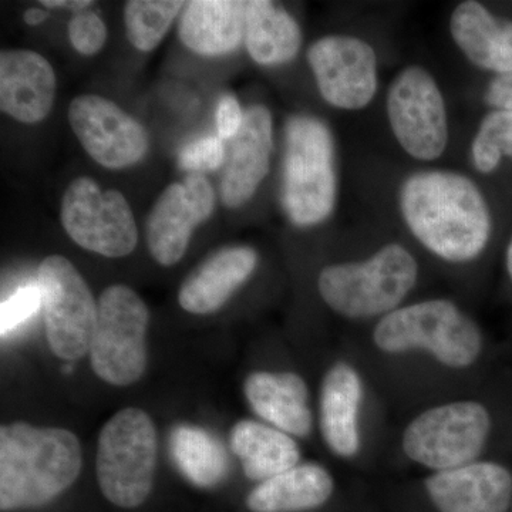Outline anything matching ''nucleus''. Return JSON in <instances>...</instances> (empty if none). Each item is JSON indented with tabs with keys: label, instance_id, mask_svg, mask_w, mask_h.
I'll list each match as a JSON object with an SVG mask.
<instances>
[{
	"label": "nucleus",
	"instance_id": "nucleus-1",
	"mask_svg": "<svg viewBox=\"0 0 512 512\" xmlns=\"http://www.w3.org/2000/svg\"><path fill=\"white\" fill-rule=\"evenodd\" d=\"M370 345L380 359L417 362L447 376H463L485 355L483 329L450 299L404 303L373 325Z\"/></svg>",
	"mask_w": 512,
	"mask_h": 512
},
{
	"label": "nucleus",
	"instance_id": "nucleus-2",
	"mask_svg": "<svg viewBox=\"0 0 512 512\" xmlns=\"http://www.w3.org/2000/svg\"><path fill=\"white\" fill-rule=\"evenodd\" d=\"M407 227L427 251L467 264L483 254L491 232L490 211L476 184L451 171H421L400 192Z\"/></svg>",
	"mask_w": 512,
	"mask_h": 512
},
{
	"label": "nucleus",
	"instance_id": "nucleus-3",
	"mask_svg": "<svg viewBox=\"0 0 512 512\" xmlns=\"http://www.w3.org/2000/svg\"><path fill=\"white\" fill-rule=\"evenodd\" d=\"M83 466L80 441L60 427L25 421L0 429V510H30L69 490Z\"/></svg>",
	"mask_w": 512,
	"mask_h": 512
},
{
	"label": "nucleus",
	"instance_id": "nucleus-4",
	"mask_svg": "<svg viewBox=\"0 0 512 512\" xmlns=\"http://www.w3.org/2000/svg\"><path fill=\"white\" fill-rule=\"evenodd\" d=\"M494 433L490 407L477 397H448L427 404L404 423L399 451L424 474L483 460Z\"/></svg>",
	"mask_w": 512,
	"mask_h": 512
},
{
	"label": "nucleus",
	"instance_id": "nucleus-5",
	"mask_svg": "<svg viewBox=\"0 0 512 512\" xmlns=\"http://www.w3.org/2000/svg\"><path fill=\"white\" fill-rule=\"evenodd\" d=\"M417 281L419 264L412 252L400 244H387L365 259L325 266L318 291L340 318L377 322L404 305Z\"/></svg>",
	"mask_w": 512,
	"mask_h": 512
},
{
	"label": "nucleus",
	"instance_id": "nucleus-6",
	"mask_svg": "<svg viewBox=\"0 0 512 512\" xmlns=\"http://www.w3.org/2000/svg\"><path fill=\"white\" fill-rule=\"evenodd\" d=\"M282 201L289 220L303 228L325 221L335 208V143L315 117L295 116L286 123Z\"/></svg>",
	"mask_w": 512,
	"mask_h": 512
},
{
	"label": "nucleus",
	"instance_id": "nucleus-7",
	"mask_svg": "<svg viewBox=\"0 0 512 512\" xmlns=\"http://www.w3.org/2000/svg\"><path fill=\"white\" fill-rule=\"evenodd\" d=\"M157 431L144 410L127 407L100 431L96 473L101 493L120 508H137L153 491Z\"/></svg>",
	"mask_w": 512,
	"mask_h": 512
},
{
	"label": "nucleus",
	"instance_id": "nucleus-8",
	"mask_svg": "<svg viewBox=\"0 0 512 512\" xmlns=\"http://www.w3.org/2000/svg\"><path fill=\"white\" fill-rule=\"evenodd\" d=\"M148 322L147 305L133 289L113 285L101 293L89 353L94 373L103 382L124 387L143 377Z\"/></svg>",
	"mask_w": 512,
	"mask_h": 512
},
{
	"label": "nucleus",
	"instance_id": "nucleus-9",
	"mask_svg": "<svg viewBox=\"0 0 512 512\" xmlns=\"http://www.w3.org/2000/svg\"><path fill=\"white\" fill-rule=\"evenodd\" d=\"M47 342L59 359L79 360L90 352L97 323V303L69 259L47 256L39 266Z\"/></svg>",
	"mask_w": 512,
	"mask_h": 512
},
{
	"label": "nucleus",
	"instance_id": "nucleus-10",
	"mask_svg": "<svg viewBox=\"0 0 512 512\" xmlns=\"http://www.w3.org/2000/svg\"><path fill=\"white\" fill-rule=\"evenodd\" d=\"M60 220L79 247L107 258H121L136 249L138 229L124 195L103 191L92 178H76L62 200Z\"/></svg>",
	"mask_w": 512,
	"mask_h": 512
},
{
	"label": "nucleus",
	"instance_id": "nucleus-11",
	"mask_svg": "<svg viewBox=\"0 0 512 512\" xmlns=\"http://www.w3.org/2000/svg\"><path fill=\"white\" fill-rule=\"evenodd\" d=\"M387 116L394 137L409 156L434 161L446 150V104L436 80L423 67H407L393 80Z\"/></svg>",
	"mask_w": 512,
	"mask_h": 512
},
{
	"label": "nucleus",
	"instance_id": "nucleus-12",
	"mask_svg": "<svg viewBox=\"0 0 512 512\" xmlns=\"http://www.w3.org/2000/svg\"><path fill=\"white\" fill-rule=\"evenodd\" d=\"M369 383L355 360L338 359L323 373L318 397V429L333 457L355 463L365 453Z\"/></svg>",
	"mask_w": 512,
	"mask_h": 512
},
{
	"label": "nucleus",
	"instance_id": "nucleus-13",
	"mask_svg": "<svg viewBox=\"0 0 512 512\" xmlns=\"http://www.w3.org/2000/svg\"><path fill=\"white\" fill-rule=\"evenodd\" d=\"M319 92L330 106L360 110L375 97L377 59L373 47L353 36H326L308 52Z\"/></svg>",
	"mask_w": 512,
	"mask_h": 512
},
{
	"label": "nucleus",
	"instance_id": "nucleus-14",
	"mask_svg": "<svg viewBox=\"0 0 512 512\" xmlns=\"http://www.w3.org/2000/svg\"><path fill=\"white\" fill-rule=\"evenodd\" d=\"M69 123L87 154L103 167L120 170L146 156V128L104 97H76L70 104Z\"/></svg>",
	"mask_w": 512,
	"mask_h": 512
},
{
	"label": "nucleus",
	"instance_id": "nucleus-15",
	"mask_svg": "<svg viewBox=\"0 0 512 512\" xmlns=\"http://www.w3.org/2000/svg\"><path fill=\"white\" fill-rule=\"evenodd\" d=\"M215 195L204 175L190 174L180 184H171L158 198L147 221V242L158 264L173 266L181 261L194 229L214 211Z\"/></svg>",
	"mask_w": 512,
	"mask_h": 512
},
{
	"label": "nucleus",
	"instance_id": "nucleus-16",
	"mask_svg": "<svg viewBox=\"0 0 512 512\" xmlns=\"http://www.w3.org/2000/svg\"><path fill=\"white\" fill-rule=\"evenodd\" d=\"M421 487L437 512H510L512 508L511 470L487 458L424 474Z\"/></svg>",
	"mask_w": 512,
	"mask_h": 512
},
{
	"label": "nucleus",
	"instance_id": "nucleus-17",
	"mask_svg": "<svg viewBox=\"0 0 512 512\" xmlns=\"http://www.w3.org/2000/svg\"><path fill=\"white\" fill-rule=\"evenodd\" d=\"M245 399L264 423L291 434L295 439H308L315 426L308 383L295 372L251 373L244 383Z\"/></svg>",
	"mask_w": 512,
	"mask_h": 512
},
{
	"label": "nucleus",
	"instance_id": "nucleus-18",
	"mask_svg": "<svg viewBox=\"0 0 512 512\" xmlns=\"http://www.w3.org/2000/svg\"><path fill=\"white\" fill-rule=\"evenodd\" d=\"M56 93L52 64L33 50L0 53V109L22 123L49 116Z\"/></svg>",
	"mask_w": 512,
	"mask_h": 512
},
{
	"label": "nucleus",
	"instance_id": "nucleus-19",
	"mask_svg": "<svg viewBox=\"0 0 512 512\" xmlns=\"http://www.w3.org/2000/svg\"><path fill=\"white\" fill-rule=\"evenodd\" d=\"M271 150V113L264 106L251 107L225 158L221 197L228 208L241 207L254 197L268 174Z\"/></svg>",
	"mask_w": 512,
	"mask_h": 512
},
{
	"label": "nucleus",
	"instance_id": "nucleus-20",
	"mask_svg": "<svg viewBox=\"0 0 512 512\" xmlns=\"http://www.w3.org/2000/svg\"><path fill=\"white\" fill-rule=\"evenodd\" d=\"M258 265V254L249 247H229L205 259L185 279L178 293L184 311L210 315L227 303L248 281Z\"/></svg>",
	"mask_w": 512,
	"mask_h": 512
},
{
	"label": "nucleus",
	"instance_id": "nucleus-21",
	"mask_svg": "<svg viewBox=\"0 0 512 512\" xmlns=\"http://www.w3.org/2000/svg\"><path fill=\"white\" fill-rule=\"evenodd\" d=\"M336 491L335 476L316 461L298 466L256 484L248 494L251 512H305L328 504Z\"/></svg>",
	"mask_w": 512,
	"mask_h": 512
},
{
	"label": "nucleus",
	"instance_id": "nucleus-22",
	"mask_svg": "<svg viewBox=\"0 0 512 512\" xmlns=\"http://www.w3.org/2000/svg\"><path fill=\"white\" fill-rule=\"evenodd\" d=\"M454 42L467 59L481 69L512 73V22L491 15L481 3L468 0L450 19Z\"/></svg>",
	"mask_w": 512,
	"mask_h": 512
},
{
	"label": "nucleus",
	"instance_id": "nucleus-23",
	"mask_svg": "<svg viewBox=\"0 0 512 512\" xmlns=\"http://www.w3.org/2000/svg\"><path fill=\"white\" fill-rule=\"evenodd\" d=\"M247 2L237 0H194L185 3L180 20L181 42L202 56L234 52L245 39Z\"/></svg>",
	"mask_w": 512,
	"mask_h": 512
},
{
	"label": "nucleus",
	"instance_id": "nucleus-24",
	"mask_svg": "<svg viewBox=\"0 0 512 512\" xmlns=\"http://www.w3.org/2000/svg\"><path fill=\"white\" fill-rule=\"evenodd\" d=\"M298 439L264 421L241 420L232 427L229 443L245 476L255 483L285 473L302 463Z\"/></svg>",
	"mask_w": 512,
	"mask_h": 512
},
{
	"label": "nucleus",
	"instance_id": "nucleus-25",
	"mask_svg": "<svg viewBox=\"0 0 512 512\" xmlns=\"http://www.w3.org/2000/svg\"><path fill=\"white\" fill-rule=\"evenodd\" d=\"M245 43L249 55L261 66L291 62L302 45V33L296 20L266 0L247 2Z\"/></svg>",
	"mask_w": 512,
	"mask_h": 512
},
{
	"label": "nucleus",
	"instance_id": "nucleus-26",
	"mask_svg": "<svg viewBox=\"0 0 512 512\" xmlns=\"http://www.w3.org/2000/svg\"><path fill=\"white\" fill-rule=\"evenodd\" d=\"M178 470L197 487H214L227 476L228 457L220 441L200 427H175L170 439Z\"/></svg>",
	"mask_w": 512,
	"mask_h": 512
},
{
	"label": "nucleus",
	"instance_id": "nucleus-27",
	"mask_svg": "<svg viewBox=\"0 0 512 512\" xmlns=\"http://www.w3.org/2000/svg\"><path fill=\"white\" fill-rule=\"evenodd\" d=\"M184 2L177 0H131L124 10L128 40L141 52H151L173 25Z\"/></svg>",
	"mask_w": 512,
	"mask_h": 512
},
{
	"label": "nucleus",
	"instance_id": "nucleus-28",
	"mask_svg": "<svg viewBox=\"0 0 512 512\" xmlns=\"http://www.w3.org/2000/svg\"><path fill=\"white\" fill-rule=\"evenodd\" d=\"M480 173H493L504 156L512 158V111L495 110L484 117L471 146Z\"/></svg>",
	"mask_w": 512,
	"mask_h": 512
},
{
	"label": "nucleus",
	"instance_id": "nucleus-29",
	"mask_svg": "<svg viewBox=\"0 0 512 512\" xmlns=\"http://www.w3.org/2000/svg\"><path fill=\"white\" fill-rule=\"evenodd\" d=\"M42 308V293L39 285H26L2 302L0 308V330L5 338L20 325L32 318Z\"/></svg>",
	"mask_w": 512,
	"mask_h": 512
},
{
	"label": "nucleus",
	"instance_id": "nucleus-30",
	"mask_svg": "<svg viewBox=\"0 0 512 512\" xmlns=\"http://www.w3.org/2000/svg\"><path fill=\"white\" fill-rule=\"evenodd\" d=\"M227 154L220 137H205L188 144L178 156L181 170L191 174L218 170L224 163Z\"/></svg>",
	"mask_w": 512,
	"mask_h": 512
},
{
	"label": "nucleus",
	"instance_id": "nucleus-31",
	"mask_svg": "<svg viewBox=\"0 0 512 512\" xmlns=\"http://www.w3.org/2000/svg\"><path fill=\"white\" fill-rule=\"evenodd\" d=\"M69 37L80 55L92 56L106 43L107 28L96 13L80 12L70 20Z\"/></svg>",
	"mask_w": 512,
	"mask_h": 512
},
{
	"label": "nucleus",
	"instance_id": "nucleus-32",
	"mask_svg": "<svg viewBox=\"0 0 512 512\" xmlns=\"http://www.w3.org/2000/svg\"><path fill=\"white\" fill-rule=\"evenodd\" d=\"M245 113L234 96H224L217 107V128L221 140H232L241 130Z\"/></svg>",
	"mask_w": 512,
	"mask_h": 512
},
{
	"label": "nucleus",
	"instance_id": "nucleus-33",
	"mask_svg": "<svg viewBox=\"0 0 512 512\" xmlns=\"http://www.w3.org/2000/svg\"><path fill=\"white\" fill-rule=\"evenodd\" d=\"M485 101L495 109L512 111V73L495 77L485 94Z\"/></svg>",
	"mask_w": 512,
	"mask_h": 512
},
{
	"label": "nucleus",
	"instance_id": "nucleus-34",
	"mask_svg": "<svg viewBox=\"0 0 512 512\" xmlns=\"http://www.w3.org/2000/svg\"><path fill=\"white\" fill-rule=\"evenodd\" d=\"M42 5L46 8L72 9L80 12L92 6L93 2L90 0H43Z\"/></svg>",
	"mask_w": 512,
	"mask_h": 512
},
{
	"label": "nucleus",
	"instance_id": "nucleus-35",
	"mask_svg": "<svg viewBox=\"0 0 512 512\" xmlns=\"http://www.w3.org/2000/svg\"><path fill=\"white\" fill-rule=\"evenodd\" d=\"M47 13L43 12L42 9H29L26 10L25 16H23V19H25V22L28 23L30 26H36L39 25V23H42L43 20H46Z\"/></svg>",
	"mask_w": 512,
	"mask_h": 512
},
{
	"label": "nucleus",
	"instance_id": "nucleus-36",
	"mask_svg": "<svg viewBox=\"0 0 512 512\" xmlns=\"http://www.w3.org/2000/svg\"><path fill=\"white\" fill-rule=\"evenodd\" d=\"M505 265H507L508 276H510L512 282V239L507 248V255H505Z\"/></svg>",
	"mask_w": 512,
	"mask_h": 512
},
{
	"label": "nucleus",
	"instance_id": "nucleus-37",
	"mask_svg": "<svg viewBox=\"0 0 512 512\" xmlns=\"http://www.w3.org/2000/svg\"><path fill=\"white\" fill-rule=\"evenodd\" d=\"M511 512H512V508H511Z\"/></svg>",
	"mask_w": 512,
	"mask_h": 512
}]
</instances>
